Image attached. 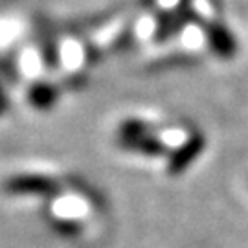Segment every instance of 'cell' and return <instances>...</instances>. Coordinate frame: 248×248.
Segmentation results:
<instances>
[{
	"instance_id": "cell-1",
	"label": "cell",
	"mask_w": 248,
	"mask_h": 248,
	"mask_svg": "<svg viewBox=\"0 0 248 248\" xmlns=\"http://www.w3.org/2000/svg\"><path fill=\"white\" fill-rule=\"evenodd\" d=\"M118 142L125 149L143 153L149 156H158L166 151L164 143L149 133V127L138 120H127L120 125Z\"/></svg>"
},
{
	"instance_id": "cell-2",
	"label": "cell",
	"mask_w": 248,
	"mask_h": 248,
	"mask_svg": "<svg viewBox=\"0 0 248 248\" xmlns=\"http://www.w3.org/2000/svg\"><path fill=\"white\" fill-rule=\"evenodd\" d=\"M204 149V138L201 134H197L193 138H189L180 149H177L171 156V162H169V171L171 173H180L182 169H186L195 156L201 155V151Z\"/></svg>"
},
{
	"instance_id": "cell-3",
	"label": "cell",
	"mask_w": 248,
	"mask_h": 248,
	"mask_svg": "<svg viewBox=\"0 0 248 248\" xmlns=\"http://www.w3.org/2000/svg\"><path fill=\"white\" fill-rule=\"evenodd\" d=\"M208 43L213 52L221 57H232L237 48L233 35L221 24H212L208 28Z\"/></svg>"
}]
</instances>
